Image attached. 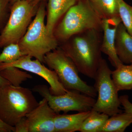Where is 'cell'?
<instances>
[{"label": "cell", "mask_w": 132, "mask_h": 132, "mask_svg": "<svg viewBox=\"0 0 132 132\" xmlns=\"http://www.w3.org/2000/svg\"><path fill=\"white\" fill-rule=\"evenodd\" d=\"M91 111L75 114L57 113L54 119L55 132H74L79 131L83 122L90 115Z\"/></svg>", "instance_id": "obj_14"}, {"label": "cell", "mask_w": 132, "mask_h": 132, "mask_svg": "<svg viewBox=\"0 0 132 132\" xmlns=\"http://www.w3.org/2000/svg\"><path fill=\"white\" fill-rule=\"evenodd\" d=\"M119 14L121 22L132 36V6L124 0H118Z\"/></svg>", "instance_id": "obj_21"}, {"label": "cell", "mask_w": 132, "mask_h": 132, "mask_svg": "<svg viewBox=\"0 0 132 132\" xmlns=\"http://www.w3.org/2000/svg\"><path fill=\"white\" fill-rule=\"evenodd\" d=\"M56 113L43 98L36 107L26 115L29 132H55L54 119Z\"/></svg>", "instance_id": "obj_10"}, {"label": "cell", "mask_w": 132, "mask_h": 132, "mask_svg": "<svg viewBox=\"0 0 132 132\" xmlns=\"http://www.w3.org/2000/svg\"><path fill=\"white\" fill-rule=\"evenodd\" d=\"M102 20L88 0H78L66 12L54 35L58 42H64L81 32L93 29L102 30Z\"/></svg>", "instance_id": "obj_2"}, {"label": "cell", "mask_w": 132, "mask_h": 132, "mask_svg": "<svg viewBox=\"0 0 132 132\" xmlns=\"http://www.w3.org/2000/svg\"><path fill=\"white\" fill-rule=\"evenodd\" d=\"M121 105L123 106L125 112L132 115V103L130 101L127 95H121L119 97Z\"/></svg>", "instance_id": "obj_24"}, {"label": "cell", "mask_w": 132, "mask_h": 132, "mask_svg": "<svg viewBox=\"0 0 132 132\" xmlns=\"http://www.w3.org/2000/svg\"><path fill=\"white\" fill-rule=\"evenodd\" d=\"M112 71L106 61L102 59L94 79L98 98L92 109L109 116L122 112L119 92L111 78Z\"/></svg>", "instance_id": "obj_7"}, {"label": "cell", "mask_w": 132, "mask_h": 132, "mask_svg": "<svg viewBox=\"0 0 132 132\" xmlns=\"http://www.w3.org/2000/svg\"><path fill=\"white\" fill-rule=\"evenodd\" d=\"M11 0H0V30L7 16L8 9Z\"/></svg>", "instance_id": "obj_22"}, {"label": "cell", "mask_w": 132, "mask_h": 132, "mask_svg": "<svg viewBox=\"0 0 132 132\" xmlns=\"http://www.w3.org/2000/svg\"><path fill=\"white\" fill-rule=\"evenodd\" d=\"M32 58L29 55H24L12 63H1L0 71L8 67H14L32 73L42 77L48 83L51 94L54 95L65 94L68 90L60 82L55 71L45 67L39 60H32Z\"/></svg>", "instance_id": "obj_9"}, {"label": "cell", "mask_w": 132, "mask_h": 132, "mask_svg": "<svg viewBox=\"0 0 132 132\" xmlns=\"http://www.w3.org/2000/svg\"><path fill=\"white\" fill-rule=\"evenodd\" d=\"M0 75L14 86H20L22 83L31 79L32 76L27 71H22L21 69L16 67H10L3 69L0 71Z\"/></svg>", "instance_id": "obj_19"}, {"label": "cell", "mask_w": 132, "mask_h": 132, "mask_svg": "<svg viewBox=\"0 0 132 132\" xmlns=\"http://www.w3.org/2000/svg\"><path fill=\"white\" fill-rule=\"evenodd\" d=\"M23 55L18 43H11L4 47L0 53V64L12 63Z\"/></svg>", "instance_id": "obj_20"}, {"label": "cell", "mask_w": 132, "mask_h": 132, "mask_svg": "<svg viewBox=\"0 0 132 132\" xmlns=\"http://www.w3.org/2000/svg\"><path fill=\"white\" fill-rule=\"evenodd\" d=\"M102 19L119 16L118 0H88Z\"/></svg>", "instance_id": "obj_17"}, {"label": "cell", "mask_w": 132, "mask_h": 132, "mask_svg": "<svg viewBox=\"0 0 132 132\" xmlns=\"http://www.w3.org/2000/svg\"><path fill=\"white\" fill-rule=\"evenodd\" d=\"M121 22L119 16L102 20L101 51L108 56L111 64L115 68L123 64L116 54L115 48L116 30L118 25Z\"/></svg>", "instance_id": "obj_11"}, {"label": "cell", "mask_w": 132, "mask_h": 132, "mask_svg": "<svg viewBox=\"0 0 132 132\" xmlns=\"http://www.w3.org/2000/svg\"><path fill=\"white\" fill-rule=\"evenodd\" d=\"M131 64V65H132V62Z\"/></svg>", "instance_id": "obj_30"}, {"label": "cell", "mask_w": 132, "mask_h": 132, "mask_svg": "<svg viewBox=\"0 0 132 132\" xmlns=\"http://www.w3.org/2000/svg\"><path fill=\"white\" fill-rule=\"evenodd\" d=\"M115 48L116 54L123 64H131L132 36L122 22L118 25L116 30Z\"/></svg>", "instance_id": "obj_12"}, {"label": "cell", "mask_w": 132, "mask_h": 132, "mask_svg": "<svg viewBox=\"0 0 132 132\" xmlns=\"http://www.w3.org/2000/svg\"><path fill=\"white\" fill-rule=\"evenodd\" d=\"M46 15L45 4L42 3L34 19L18 43L24 55L34 57L42 63L46 54L56 49L59 45L54 35L48 31L45 24Z\"/></svg>", "instance_id": "obj_3"}, {"label": "cell", "mask_w": 132, "mask_h": 132, "mask_svg": "<svg viewBox=\"0 0 132 132\" xmlns=\"http://www.w3.org/2000/svg\"><path fill=\"white\" fill-rule=\"evenodd\" d=\"M32 90L46 99L49 106L57 113L61 112L66 113L69 111L80 112L91 111L96 101L93 97L75 90H68L65 94L53 95L45 85H36Z\"/></svg>", "instance_id": "obj_8"}, {"label": "cell", "mask_w": 132, "mask_h": 132, "mask_svg": "<svg viewBox=\"0 0 132 132\" xmlns=\"http://www.w3.org/2000/svg\"><path fill=\"white\" fill-rule=\"evenodd\" d=\"M109 116L106 114L92 110L90 115L83 122L79 131L98 132Z\"/></svg>", "instance_id": "obj_18"}, {"label": "cell", "mask_w": 132, "mask_h": 132, "mask_svg": "<svg viewBox=\"0 0 132 132\" xmlns=\"http://www.w3.org/2000/svg\"><path fill=\"white\" fill-rule=\"evenodd\" d=\"M42 0H35L34 1H33V2L36 5H39V3L42 1Z\"/></svg>", "instance_id": "obj_27"}, {"label": "cell", "mask_w": 132, "mask_h": 132, "mask_svg": "<svg viewBox=\"0 0 132 132\" xmlns=\"http://www.w3.org/2000/svg\"><path fill=\"white\" fill-rule=\"evenodd\" d=\"M14 127L15 132H29L28 122L26 116L20 120Z\"/></svg>", "instance_id": "obj_23"}, {"label": "cell", "mask_w": 132, "mask_h": 132, "mask_svg": "<svg viewBox=\"0 0 132 132\" xmlns=\"http://www.w3.org/2000/svg\"><path fill=\"white\" fill-rule=\"evenodd\" d=\"M78 0H48L46 26L48 32L54 35L55 26L62 16Z\"/></svg>", "instance_id": "obj_13"}, {"label": "cell", "mask_w": 132, "mask_h": 132, "mask_svg": "<svg viewBox=\"0 0 132 132\" xmlns=\"http://www.w3.org/2000/svg\"><path fill=\"white\" fill-rule=\"evenodd\" d=\"M32 90L7 84L0 87V118L15 127L39 104Z\"/></svg>", "instance_id": "obj_4"}, {"label": "cell", "mask_w": 132, "mask_h": 132, "mask_svg": "<svg viewBox=\"0 0 132 132\" xmlns=\"http://www.w3.org/2000/svg\"><path fill=\"white\" fill-rule=\"evenodd\" d=\"M112 79L118 92L132 89V65L122 64L112 71Z\"/></svg>", "instance_id": "obj_16"}, {"label": "cell", "mask_w": 132, "mask_h": 132, "mask_svg": "<svg viewBox=\"0 0 132 132\" xmlns=\"http://www.w3.org/2000/svg\"><path fill=\"white\" fill-rule=\"evenodd\" d=\"M102 30L93 29L74 35L60 47L79 72L94 79L102 59Z\"/></svg>", "instance_id": "obj_1"}, {"label": "cell", "mask_w": 132, "mask_h": 132, "mask_svg": "<svg viewBox=\"0 0 132 132\" xmlns=\"http://www.w3.org/2000/svg\"><path fill=\"white\" fill-rule=\"evenodd\" d=\"M15 132V128L7 125L0 118V132Z\"/></svg>", "instance_id": "obj_25"}, {"label": "cell", "mask_w": 132, "mask_h": 132, "mask_svg": "<svg viewBox=\"0 0 132 132\" xmlns=\"http://www.w3.org/2000/svg\"><path fill=\"white\" fill-rule=\"evenodd\" d=\"M132 123V114L121 112L109 118L98 132H123Z\"/></svg>", "instance_id": "obj_15"}, {"label": "cell", "mask_w": 132, "mask_h": 132, "mask_svg": "<svg viewBox=\"0 0 132 132\" xmlns=\"http://www.w3.org/2000/svg\"><path fill=\"white\" fill-rule=\"evenodd\" d=\"M7 84H10L9 81L5 79L0 75V87Z\"/></svg>", "instance_id": "obj_26"}, {"label": "cell", "mask_w": 132, "mask_h": 132, "mask_svg": "<svg viewBox=\"0 0 132 132\" xmlns=\"http://www.w3.org/2000/svg\"><path fill=\"white\" fill-rule=\"evenodd\" d=\"M44 63L55 71L67 90H76L94 98L97 96L94 87L88 85L81 79L73 61L60 48L46 54L44 57Z\"/></svg>", "instance_id": "obj_5"}, {"label": "cell", "mask_w": 132, "mask_h": 132, "mask_svg": "<svg viewBox=\"0 0 132 132\" xmlns=\"http://www.w3.org/2000/svg\"><path fill=\"white\" fill-rule=\"evenodd\" d=\"M19 1H21V0H11V5L13 4L14 3L16 2Z\"/></svg>", "instance_id": "obj_28"}, {"label": "cell", "mask_w": 132, "mask_h": 132, "mask_svg": "<svg viewBox=\"0 0 132 132\" xmlns=\"http://www.w3.org/2000/svg\"><path fill=\"white\" fill-rule=\"evenodd\" d=\"M39 6L30 0L18 1L12 5L9 18L0 35V47L19 42L36 14Z\"/></svg>", "instance_id": "obj_6"}, {"label": "cell", "mask_w": 132, "mask_h": 132, "mask_svg": "<svg viewBox=\"0 0 132 132\" xmlns=\"http://www.w3.org/2000/svg\"><path fill=\"white\" fill-rule=\"evenodd\" d=\"M30 1H31L33 2V1H34L35 0H30Z\"/></svg>", "instance_id": "obj_29"}]
</instances>
